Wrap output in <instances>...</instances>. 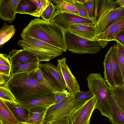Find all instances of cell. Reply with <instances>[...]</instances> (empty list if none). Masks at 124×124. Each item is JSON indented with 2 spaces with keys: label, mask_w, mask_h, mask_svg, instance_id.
Segmentation results:
<instances>
[{
  "label": "cell",
  "mask_w": 124,
  "mask_h": 124,
  "mask_svg": "<svg viewBox=\"0 0 124 124\" xmlns=\"http://www.w3.org/2000/svg\"><path fill=\"white\" fill-rule=\"evenodd\" d=\"M36 70L14 74L7 82V86L17 102L30 101L41 95L53 93L38 80Z\"/></svg>",
  "instance_id": "cell-1"
},
{
  "label": "cell",
  "mask_w": 124,
  "mask_h": 124,
  "mask_svg": "<svg viewBox=\"0 0 124 124\" xmlns=\"http://www.w3.org/2000/svg\"><path fill=\"white\" fill-rule=\"evenodd\" d=\"M66 32L50 21L39 18L32 20L22 31V39L32 38L54 46L63 52L67 50Z\"/></svg>",
  "instance_id": "cell-2"
},
{
  "label": "cell",
  "mask_w": 124,
  "mask_h": 124,
  "mask_svg": "<svg viewBox=\"0 0 124 124\" xmlns=\"http://www.w3.org/2000/svg\"><path fill=\"white\" fill-rule=\"evenodd\" d=\"M94 1V17L96 21L97 36L124 15V8L120 6L116 0H98Z\"/></svg>",
  "instance_id": "cell-3"
},
{
  "label": "cell",
  "mask_w": 124,
  "mask_h": 124,
  "mask_svg": "<svg viewBox=\"0 0 124 124\" xmlns=\"http://www.w3.org/2000/svg\"><path fill=\"white\" fill-rule=\"evenodd\" d=\"M89 90L93 94L97 102L96 108L109 119L111 118V108L107 93L108 84L100 73H92L86 78Z\"/></svg>",
  "instance_id": "cell-4"
},
{
  "label": "cell",
  "mask_w": 124,
  "mask_h": 124,
  "mask_svg": "<svg viewBox=\"0 0 124 124\" xmlns=\"http://www.w3.org/2000/svg\"><path fill=\"white\" fill-rule=\"evenodd\" d=\"M18 45L23 49L35 56L39 62L48 61L61 55L63 52L49 43L32 38H26L19 41Z\"/></svg>",
  "instance_id": "cell-5"
},
{
  "label": "cell",
  "mask_w": 124,
  "mask_h": 124,
  "mask_svg": "<svg viewBox=\"0 0 124 124\" xmlns=\"http://www.w3.org/2000/svg\"><path fill=\"white\" fill-rule=\"evenodd\" d=\"M84 102L76 100L70 94L65 99L52 105L48 108L44 122L41 124H50L68 116Z\"/></svg>",
  "instance_id": "cell-6"
},
{
  "label": "cell",
  "mask_w": 124,
  "mask_h": 124,
  "mask_svg": "<svg viewBox=\"0 0 124 124\" xmlns=\"http://www.w3.org/2000/svg\"><path fill=\"white\" fill-rule=\"evenodd\" d=\"M65 37L67 50L73 54H94L101 50L96 41L87 40L67 31Z\"/></svg>",
  "instance_id": "cell-7"
},
{
  "label": "cell",
  "mask_w": 124,
  "mask_h": 124,
  "mask_svg": "<svg viewBox=\"0 0 124 124\" xmlns=\"http://www.w3.org/2000/svg\"><path fill=\"white\" fill-rule=\"evenodd\" d=\"M50 21L66 32L70 26L73 24L93 25L96 23L95 18H86L73 14L62 13L56 9Z\"/></svg>",
  "instance_id": "cell-8"
},
{
  "label": "cell",
  "mask_w": 124,
  "mask_h": 124,
  "mask_svg": "<svg viewBox=\"0 0 124 124\" xmlns=\"http://www.w3.org/2000/svg\"><path fill=\"white\" fill-rule=\"evenodd\" d=\"M96 104L94 96L84 102L68 116L70 124H90L91 117L96 109Z\"/></svg>",
  "instance_id": "cell-9"
},
{
  "label": "cell",
  "mask_w": 124,
  "mask_h": 124,
  "mask_svg": "<svg viewBox=\"0 0 124 124\" xmlns=\"http://www.w3.org/2000/svg\"><path fill=\"white\" fill-rule=\"evenodd\" d=\"M68 92L74 98L75 95L81 91L76 78L72 73L66 63V59L63 57L57 60Z\"/></svg>",
  "instance_id": "cell-10"
},
{
  "label": "cell",
  "mask_w": 124,
  "mask_h": 124,
  "mask_svg": "<svg viewBox=\"0 0 124 124\" xmlns=\"http://www.w3.org/2000/svg\"><path fill=\"white\" fill-rule=\"evenodd\" d=\"M67 31L87 40L96 41L97 30L96 24H74L71 25Z\"/></svg>",
  "instance_id": "cell-11"
},
{
  "label": "cell",
  "mask_w": 124,
  "mask_h": 124,
  "mask_svg": "<svg viewBox=\"0 0 124 124\" xmlns=\"http://www.w3.org/2000/svg\"><path fill=\"white\" fill-rule=\"evenodd\" d=\"M124 30V15L115 22L106 30L97 36L98 44L104 42L115 41V37Z\"/></svg>",
  "instance_id": "cell-12"
},
{
  "label": "cell",
  "mask_w": 124,
  "mask_h": 124,
  "mask_svg": "<svg viewBox=\"0 0 124 124\" xmlns=\"http://www.w3.org/2000/svg\"><path fill=\"white\" fill-rule=\"evenodd\" d=\"M21 0H0V18L11 24L16 18L18 5Z\"/></svg>",
  "instance_id": "cell-13"
},
{
  "label": "cell",
  "mask_w": 124,
  "mask_h": 124,
  "mask_svg": "<svg viewBox=\"0 0 124 124\" xmlns=\"http://www.w3.org/2000/svg\"><path fill=\"white\" fill-rule=\"evenodd\" d=\"M55 94L52 93L45 94L30 101L19 102L17 103L20 106L29 109L35 107H49L54 104Z\"/></svg>",
  "instance_id": "cell-14"
},
{
  "label": "cell",
  "mask_w": 124,
  "mask_h": 124,
  "mask_svg": "<svg viewBox=\"0 0 124 124\" xmlns=\"http://www.w3.org/2000/svg\"><path fill=\"white\" fill-rule=\"evenodd\" d=\"M8 56L11 65L39 61L35 56L23 49L13 50L9 52Z\"/></svg>",
  "instance_id": "cell-15"
},
{
  "label": "cell",
  "mask_w": 124,
  "mask_h": 124,
  "mask_svg": "<svg viewBox=\"0 0 124 124\" xmlns=\"http://www.w3.org/2000/svg\"><path fill=\"white\" fill-rule=\"evenodd\" d=\"M107 91L111 111V118L109 119V122L112 124H124V112L119 107L112 96L108 86Z\"/></svg>",
  "instance_id": "cell-16"
},
{
  "label": "cell",
  "mask_w": 124,
  "mask_h": 124,
  "mask_svg": "<svg viewBox=\"0 0 124 124\" xmlns=\"http://www.w3.org/2000/svg\"><path fill=\"white\" fill-rule=\"evenodd\" d=\"M111 51L112 68L116 86L124 85L122 74L117 55L116 44L109 48Z\"/></svg>",
  "instance_id": "cell-17"
},
{
  "label": "cell",
  "mask_w": 124,
  "mask_h": 124,
  "mask_svg": "<svg viewBox=\"0 0 124 124\" xmlns=\"http://www.w3.org/2000/svg\"><path fill=\"white\" fill-rule=\"evenodd\" d=\"M49 107H38L32 108L29 110L26 124H41L44 121L46 112Z\"/></svg>",
  "instance_id": "cell-18"
},
{
  "label": "cell",
  "mask_w": 124,
  "mask_h": 124,
  "mask_svg": "<svg viewBox=\"0 0 124 124\" xmlns=\"http://www.w3.org/2000/svg\"><path fill=\"white\" fill-rule=\"evenodd\" d=\"M4 101L16 119L21 124H26L28 118L29 110L20 106L17 102Z\"/></svg>",
  "instance_id": "cell-19"
},
{
  "label": "cell",
  "mask_w": 124,
  "mask_h": 124,
  "mask_svg": "<svg viewBox=\"0 0 124 124\" xmlns=\"http://www.w3.org/2000/svg\"><path fill=\"white\" fill-rule=\"evenodd\" d=\"M103 64L104 78L108 85L109 87L110 88H113L116 86L112 68L111 51L110 49L105 54Z\"/></svg>",
  "instance_id": "cell-20"
},
{
  "label": "cell",
  "mask_w": 124,
  "mask_h": 124,
  "mask_svg": "<svg viewBox=\"0 0 124 124\" xmlns=\"http://www.w3.org/2000/svg\"><path fill=\"white\" fill-rule=\"evenodd\" d=\"M55 5L56 9L61 12L73 14L79 16L77 7L72 0H51Z\"/></svg>",
  "instance_id": "cell-21"
},
{
  "label": "cell",
  "mask_w": 124,
  "mask_h": 124,
  "mask_svg": "<svg viewBox=\"0 0 124 124\" xmlns=\"http://www.w3.org/2000/svg\"><path fill=\"white\" fill-rule=\"evenodd\" d=\"M0 119L4 124H20L5 101L0 99Z\"/></svg>",
  "instance_id": "cell-22"
},
{
  "label": "cell",
  "mask_w": 124,
  "mask_h": 124,
  "mask_svg": "<svg viewBox=\"0 0 124 124\" xmlns=\"http://www.w3.org/2000/svg\"><path fill=\"white\" fill-rule=\"evenodd\" d=\"M41 64L51 74L63 90H66V84L59 64L55 65L51 62Z\"/></svg>",
  "instance_id": "cell-23"
},
{
  "label": "cell",
  "mask_w": 124,
  "mask_h": 124,
  "mask_svg": "<svg viewBox=\"0 0 124 124\" xmlns=\"http://www.w3.org/2000/svg\"><path fill=\"white\" fill-rule=\"evenodd\" d=\"M39 61L24 63L16 65H12L11 75L27 72L37 69L39 67Z\"/></svg>",
  "instance_id": "cell-24"
},
{
  "label": "cell",
  "mask_w": 124,
  "mask_h": 124,
  "mask_svg": "<svg viewBox=\"0 0 124 124\" xmlns=\"http://www.w3.org/2000/svg\"><path fill=\"white\" fill-rule=\"evenodd\" d=\"M16 29L13 25H8L5 22L0 30V47L8 41L15 34Z\"/></svg>",
  "instance_id": "cell-25"
},
{
  "label": "cell",
  "mask_w": 124,
  "mask_h": 124,
  "mask_svg": "<svg viewBox=\"0 0 124 124\" xmlns=\"http://www.w3.org/2000/svg\"><path fill=\"white\" fill-rule=\"evenodd\" d=\"M36 8L33 0H21L17 5L16 13L29 14L35 11Z\"/></svg>",
  "instance_id": "cell-26"
},
{
  "label": "cell",
  "mask_w": 124,
  "mask_h": 124,
  "mask_svg": "<svg viewBox=\"0 0 124 124\" xmlns=\"http://www.w3.org/2000/svg\"><path fill=\"white\" fill-rule=\"evenodd\" d=\"M39 67L43 74L48 82L54 93L64 91L51 74L42 65L41 63H39Z\"/></svg>",
  "instance_id": "cell-27"
},
{
  "label": "cell",
  "mask_w": 124,
  "mask_h": 124,
  "mask_svg": "<svg viewBox=\"0 0 124 124\" xmlns=\"http://www.w3.org/2000/svg\"><path fill=\"white\" fill-rule=\"evenodd\" d=\"M112 96L119 108L124 112V85L109 87Z\"/></svg>",
  "instance_id": "cell-28"
},
{
  "label": "cell",
  "mask_w": 124,
  "mask_h": 124,
  "mask_svg": "<svg viewBox=\"0 0 124 124\" xmlns=\"http://www.w3.org/2000/svg\"><path fill=\"white\" fill-rule=\"evenodd\" d=\"M116 41L117 57L124 82V44L119 41Z\"/></svg>",
  "instance_id": "cell-29"
},
{
  "label": "cell",
  "mask_w": 124,
  "mask_h": 124,
  "mask_svg": "<svg viewBox=\"0 0 124 124\" xmlns=\"http://www.w3.org/2000/svg\"><path fill=\"white\" fill-rule=\"evenodd\" d=\"M37 6L36 9L29 15L39 18L50 3L51 0H33Z\"/></svg>",
  "instance_id": "cell-30"
},
{
  "label": "cell",
  "mask_w": 124,
  "mask_h": 124,
  "mask_svg": "<svg viewBox=\"0 0 124 124\" xmlns=\"http://www.w3.org/2000/svg\"><path fill=\"white\" fill-rule=\"evenodd\" d=\"M0 99L5 101L17 102L13 93L7 85L0 86Z\"/></svg>",
  "instance_id": "cell-31"
},
{
  "label": "cell",
  "mask_w": 124,
  "mask_h": 124,
  "mask_svg": "<svg viewBox=\"0 0 124 124\" xmlns=\"http://www.w3.org/2000/svg\"><path fill=\"white\" fill-rule=\"evenodd\" d=\"M55 10L54 5L51 0L49 4L43 12L40 17H42V19L44 21H50Z\"/></svg>",
  "instance_id": "cell-32"
},
{
  "label": "cell",
  "mask_w": 124,
  "mask_h": 124,
  "mask_svg": "<svg viewBox=\"0 0 124 124\" xmlns=\"http://www.w3.org/2000/svg\"><path fill=\"white\" fill-rule=\"evenodd\" d=\"M82 6L84 10L90 18H95L94 0H85Z\"/></svg>",
  "instance_id": "cell-33"
},
{
  "label": "cell",
  "mask_w": 124,
  "mask_h": 124,
  "mask_svg": "<svg viewBox=\"0 0 124 124\" xmlns=\"http://www.w3.org/2000/svg\"><path fill=\"white\" fill-rule=\"evenodd\" d=\"M94 96L93 94L89 90L81 91L76 94L74 99L78 101L84 102Z\"/></svg>",
  "instance_id": "cell-34"
},
{
  "label": "cell",
  "mask_w": 124,
  "mask_h": 124,
  "mask_svg": "<svg viewBox=\"0 0 124 124\" xmlns=\"http://www.w3.org/2000/svg\"><path fill=\"white\" fill-rule=\"evenodd\" d=\"M54 93L55 94L54 104L64 100L67 98L70 94L67 90L62 92H58Z\"/></svg>",
  "instance_id": "cell-35"
},
{
  "label": "cell",
  "mask_w": 124,
  "mask_h": 124,
  "mask_svg": "<svg viewBox=\"0 0 124 124\" xmlns=\"http://www.w3.org/2000/svg\"><path fill=\"white\" fill-rule=\"evenodd\" d=\"M36 74L38 80L50 88L54 93L48 82L43 74L39 66V68L36 70Z\"/></svg>",
  "instance_id": "cell-36"
},
{
  "label": "cell",
  "mask_w": 124,
  "mask_h": 124,
  "mask_svg": "<svg viewBox=\"0 0 124 124\" xmlns=\"http://www.w3.org/2000/svg\"><path fill=\"white\" fill-rule=\"evenodd\" d=\"M8 58V56L6 54H0V64L11 67V64Z\"/></svg>",
  "instance_id": "cell-37"
},
{
  "label": "cell",
  "mask_w": 124,
  "mask_h": 124,
  "mask_svg": "<svg viewBox=\"0 0 124 124\" xmlns=\"http://www.w3.org/2000/svg\"><path fill=\"white\" fill-rule=\"evenodd\" d=\"M72 0L75 4L79 12V16L86 18H90L89 17L87 13L84 10L82 6L83 5L76 2L74 1V0Z\"/></svg>",
  "instance_id": "cell-38"
},
{
  "label": "cell",
  "mask_w": 124,
  "mask_h": 124,
  "mask_svg": "<svg viewBox=\"0 0 124 124\" xmlns=\"http://www.w3.org/2000/svg\"><path fill=\"white\" fill-rule=\"evenodd\" d=\"M12 77L11 75H9L0 73V86L7 85Z\"/></svg>",
  "instance_id": "cell-39"
},
{
  "label": "cell",
  "mask_w": 124,
  "mask_h": 124,
  "mask_svg": "<svg viewBox=\"0 0 124 124\" xmlns=\"http://www.w3.org/2000/svg\"><path fill=\"white\" fill-rule=\"evenodd\" d=\"M11 67L0 64V73L11 75Z\"/></svg>",
  "instance_id": "cell-40"
},
{
  "label": "cell",
  "mask_w": 124,
  "mask_h": 124,
  "mask_svg": "<svg viewBox=\"0 0 124 124\" xmlns=\"http://www.w3.org/2000/svg\"><path fill=\"white\" fill-rule=\"evenodd\" d=\"M50 124H70L69 117L53 122Z\"/></svg>",
  "instance_id": "cell-41"
},
{
  "label": "cell",
  "mask_w": 124,
  "mask_h": 124,
  "mask_svg": "<svg viewBox=\"0 0 124 124\" xmlns=\"http://www.w3.org/2000/svg\"><path fill=\"white\" fill-rule=\"evenodd\" d=\"M115 41L118 40L124 44V30L117 34L115 38Z\"/></svg>",
  "instance_id": "cell-42"
},
{
  "label": "cell",
  "mask_w": 124,
  "mask_h": 124,
  "mask_svg": "<svg viewBox=\"0 0 124 124\" xmlns=\"http://www.w3.org/2000/svg\"><path fill=\"white\" fill-rule=\"evenodd\" d=\"M117 3L120 6L124 8V0H116Z\"/></svg>",
  "instance_id": "cell-43"
},
{
  "label": "cell",
  "mask_w": 124,
  "mask_h": 124,
  "mask_svg": "<svg viewBox=\"0 0 124 124\" xmlns=\"http://www.w3.org/2000/svg\"><path fill=\"white\" fill-rule=\"evenodd\" d=\"M0 124H4L3 122L0 119Z\"/></svg>",
  "instance_id": "cell-44"
}]
</instances>
